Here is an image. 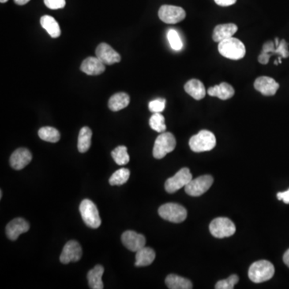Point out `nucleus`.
Here are the masks:
<instances>
[{
  "instance_id": "f257e3e1",
  "label": "nucleus",
  "mask_w": 289,
  "mask_h": 289,
  "mask_svg": "<svg viewBox=\"0 0 289 289\" xmlns=\"http://www.w3.org/2000/svg\"><path fill=\"white\" fill-rule=\"evenodd\" d=\"M275 268L268 260H259L251 265L248 271V276L254 283H260L268 281L273 277Z\"/></svg>"
},
{
  "instance_id": "f03ea898",
  "label": "nucleus",
  "mask_w": 289,
  "mask_h": 289,
  "mask_svg": "<svg viewBox=\"0 0 289 289\" xmlns=\"http://www.w3.org/2000/svg\"><path fill=\"white\" fill-rule=\"evenodd\" d=\"M218 49L223 57L234 61L240 60L246 55V47L245 44L236 38H229L221 41L219 43Z\"/></svg>"
},
{
  "instance_id": "7ed1b4c3",
  "label": "nucleus",
  "mask_w": 289,
  "mask_h": 289,
  "mask_svg": "<svg viewBox=\"0 0 289 289\" xmlns=\"http://www.w3.org/2000/svg\"><path fill=\"white\" fill-rule=\"evenodd\" d=\"M189 147L196 153L205 152L213 150L216 146L215 134L211 131L201 130L189 139Z\"/></svg>"
},
{
  "instance_id": "20e7f679",
  "label": "nucleus",
  "mask_w": 289,
  "mask_h": 289,
  "mask_svg": "<svg viewBox=\"0 0 289 289\" xmlns=\"http://www.w3.org/2000/svg\"><path fill=\"white\" fill-rule=\"evenodd\" d=\"M176 147V139L169 132H163L155 140L153 155L156 159H162L169 153L172 152Z\"/></svg>"
},
{
  "instance_id": "39448f33",
  "label": "nucleus",
  "mask_w": 289,
  "mask_h": 289,
  "mask_svg": "<svg viewBox=\"0 0 289 289\" xmlns=\"http://www.w3.org/2000/svg\"><path fill=\"white\" fill-rule=\"evenodd\" d=\"M159 214L162 219L174 223H182L187 217L186 208L178 203H166L160 207Z\"/></svg>"
},
{
  "instance_id": "423d86ee",
  "label": "nucleus",
  "mask_w": 289,
  "mask_h": 289,
  "mask_svg": "<svg viewBox=\"0 0 289 289\" xmlns=\"http://www.w3.org/2000/svg\"><path fill=\"white\" fill-rule=\"evenodd\" d=\"M80 212L84 223L91 227L97 229L102 224V219L98 212V207L93 202L89 200H83L80 203Z\"/></svg>"
},
{
  "instance_id": "0eeeda50",
  "label": "nucleus",
  "mask_w": 289,
  "mask_h": 289,
  "mask_svg": "<svg viewBox=\"0 0 289 289\" xmlns=\"http://www.w3.org/2000/svg\"><path fill=\"white\" fill-rule=\"evenodd\" d=\"M210 231L215 238L230 237L235 233L236 228L231 219L224 217L216 218L210 224Z\"/></svg>"
},
{
  "instance_id": "6e6552de",
  "label": "nucleus",
  "mask_w": 289,
  "mask_h": 289,
  "mask_svg": "<svg viewBox=\"0 0 289 289\" xmlns=\"http://www.w3.org/2000/svg\"><path fill=\"white\" fill-rule=\"evenodd\" d=\"M192 179V174L189 169H181L173 177L166 180L165 189L168 193H175L181 188L185 187Z\"/></svg>"
},
{
  "instance_id": "1a4fd4ad",
  "label": "nucleus",
  "mask_w": 289,
  "mask_h": 289,
  "mask_svg": "<svg viewBox=\"0 0 289 289\" xmlns=\"http://www.w3.org/2000/svg\"><path fill=\"white\" fill-rule=\"evenodd\" d=\"M214 179L211 175L200 176L192 179L185 186L186 193L193 197H199L208 190L213 184Z\"/></svg>"
},
{
  "instance_id": "9d476101",
  "label": "nucleus",
  "mask_w": 289,
  "mask_h": 289,
  "mask_svg": "<svg viewBox=\"0 0 289 289\" xmlns=\"http://www.w3.org/2000/svg\"><path fill=\"white\" fill-rule=\"evenodd\" d=\"M159 16L166 24H175L186 18V12L180 7L163 5L159 9Z\"/></svg>"
},
{
  "instance_id": "9b49d317",
  "label": "nucleus",
  "mask_w": 289,
  "mask_h": 289,
  "mask_svg": "<svg viewBox=\"0 0 289 289\" xmlns=\"http://www.w3.org/2000/svg\"><path fill=\"white\" fill-rule=\"evenodd\" d=\"M82 256V248L77 241L70 240L63 248L60 260L64 264L77 262Z\"/></svg>"
},
{
  "instance_id": "f8f14e48",
  "label": "nucleus",
  "mask_w": 289,
  "mask_h": 289,
  "mask_svg": "<svg viewBox=\"0 0 289 289\" xmlns=\"http://www.w3.org/2000/svg\"><path fill=\"white\" fill-rule=\"evenodd\" d=\"M121 241L125 248L131 252H137L146 245L144 235L133 231H126L121 235Z\"/></svg>"
},
{
  "instance_id": "ddd939ff",
  "label": "nucleus",
  "mask_w": 289,
  "mask_h": 289,
  "mask_svg": "<svg viewBox=\"0 0 289 289\" xmlns=\"http://www.w3.org/2000/svg\"><path fill=\"white\" fill-rule=\"evenodd\" d=\"M96 56L106 65H112L121 61V56L111 46L106 43L98 45Z\"/></svg>"
},
{
  "instance_id": "4468645a",
  "label": "nucleus",
  "mask_w": 289,
  "mask_h": 289,
  "mask_svg": "<svg viewBox=\"0 0 289 289\" xmlns=\"http://www.w3.org/2000/svg\"><path fill=\"white\" fill-rule=\"evenodd\" d=\"M254 87L264 96H274L279 89V84L273 78L268 76H260L256 79Z\"/></svg>"
},
{
  "instance_id": "2eb2a0df",
  "label": "nucleus",
  "mask_w": 289,
  "mask_h": 289,
  "mask_svg": "<svg viewBox=\"0 0 289 289\" xmlns=\"http://www.w3.org/2000/svg\"><path fill=\"white\" fill-rule=\"evenodd\" d=\"M29 223L25 219L16 218L7 225V236L11 240H16L20 234L29 231Z\"/></svg>"
},
{
  "instance_id": "dca6fc26",
  "label": "nucleus",
  "mask_w": 289,
  "mask_h": 289,
  "mask_svg": "<svg viewBox=\"0 0 289 289\" xmlns=\"http://www.w3.org/2000/svg\"><path fill=\"white\" fill-rule=\"evenodd\" d=\"M31 159H32V155L28 149H18L11 156V166L16 170H22L29 164Z\"/></svg>"
},
{
  "instance_id": "f3484780",
  "label": "nucleus",
  "mask_w": 289,
  "mask_h": 289,
  "mask_svg": "<svg viewBox=\"0 0 289 289\" xmlns=\"http://www.w3.org/2000/svg\"><path fill=\"white\" fill-rule=\"evenodd\" d=\"M80 70L89 76H98L105 72L106 65L98 57H88L80 65Z\"/></svg>"
},
{
  "instance_id": "a211bd4d",
  "label": "nucleus",
  "mask_w": 289,
  "mask_h": 289,
  "mask_svg": "<svg viewBox=\"0 0 289 289\" xmlns=\"http://www.w3.org/2000/svg\"><path fill=\"white\" fill-rule=\"evenodd\" d=\"M238 31V27L234 24H220L215 27L213 31V40L217 43L229 38L233 37V35Z\"/></svg>"
},
{
  "instance_id": "6ab92c4d",
  "label": "nucleus",
  "mask_w": 289,
  "mask_h": 289,
  "mask_svg": "<svg viewBox=\"0 0 289 289\" xmlns=\"http://www.w3.org/2000/svg\"><path fill=\"white\" fill-rule=\"evenodd\" d=\"M184 89L186 93L197 101L202 100L203 98H205L207 93L204 84L197 79H192L187 81L184 86Z\"/></svg>"
},
{
  "instance_id": "aec40b11",
  "label": "nucleus",
  "mask_w": 289,
  "mask_h": 289,
  "mask_svg": "<svg viewBox=\"0 0 289 289\" xmlns=\"http://www.w3.org/2000/svg\"><path fill=\"white\" fill-rule=\"evenodd\" d=\"M207 93L209 94L210 96L216 97L220 100H228L234 96V89L231 84L223 82L209 88V89L207 90Z\"/></svg>"
},
{
  "instance_id": "412c9836",
  "label": "nucleus",
  "mask_w": 289,
  "mask_h": 289,
  "mask_svg": "<svg viewBox=\"0 0 289 289\" xmlns=\"http://www.w3.org/2000/svg\"><path fill=\"white\" fill-rule=\"evenodd\" d=\"M262 53H268L270 56L278 54L283 58H287L289 57L288 43L285 39L280 40L278 46H275L272 41L266 42L263 46Z\"/></svg>"
},
{
  "instance_id": "4be33fe9",
  "label": "nucleus",
  "mask_w": 289,
  "mask_h": 289,
  "mask_svg": "<svg viewBox=\"0 0 289 289\" xmlns=\"http://www.w3.org/2000/svg\"><path fill=\"white\" fill-rule=\"evenodd\" d=\"M104 271L105 269H104L103 266L96 265L88 272L87 278H88V285L90 288H104L103 281H102Z\"/></svg>"
},
{
  "instance_id": "5701e85b",
  "label": "nucleus",
  "mask_w": 289,
  "mask_h": 289,
  "mask_svg": "<svg viewBox=\"0 0 289 289\" xmlns=\"http://www.w3.org/2000/svg\"><path fill=\"white\" fill-rule=\"evenodd\" d=\"M155 252L151 248H141L136 252V267H147L151 265L155 259Z\"/></svg>"
},
{
  "instance_id": "b1692460",
  "label": "nucleus",
  "mask_w": 289,
  "mask_h": 289,
  "mask_svg": "<svg viewBox=\"0 0 289 289\" xmlns=\"http://www.w3.org/2000/svg\"><path fill=\"white\" fill-rule=\"evenodd\" d=\"M130 98L125 92H117L110 98L109 108L112 111L117 112L123 110L129 106Z\"/></svg>"
},
{
  "instance_id": "393cba45",
  "label": "nucleus",
  "mask_w": 289,
  "mask_h": 289,
  "mask_svg": "<svg viewBox=\"0 0 289 289\" xmlns=\"http://www.w3.org/2000/svg\"><path fill=\"white\" fill-rule=\"evenodd\" d=\"M42 28L47 31L52 38H58L61 34V28L57 20L50 16H43L40 19Z\"/></svg>"
},
{
  "instance_id": "a878e982",
  "label": "nucleus",
  "mask_w": 289,
  "mask_h": 289,
  "mask_svg": "<svg viewBox=\"0 0 289 289\" xmlns=\"http://www.w3.org/2000/svg\"><path fill=\"white\" fill-rule=\"evenodd\" d=\"M166 283L170 289H191L193 287L190 280L174 274L169 275L166 277Z\"/></svg>"
},
{
  "instance_id": "bb28decb",
  "label": "nucleus",
  "mask_w": 289,
  "mask_h": 289,
  "mask_svg": "<svg viewBox=\"0 0 289 289\" xmlns=\"http://www.w3.org/2000/svg\"><path fill=\"white\" fill-rule=\"evenodd\" d=\"M92 133L90 128L84 126L80 129L78 137V151L80 153H85L89 150L92 141Z\"/></svg>"
},
{
  "instance_id": "cd10ccee",
  "label": "nucleus",
  "mask_w": 289,
  "mask_h": 289,
  "mask_svg": "<svg viewBox=\"0 0 289 289\" xmlns=\"http://www.w3.org/2000/svg\"><path fill=\"white\" fill-rule=\"evenodd\" d=\"M39 138L43 141H49V142L56 143L60 141L61 139V133L57 129L50 126H45L39 129L38 132Z\"/></svg>"
},
{
  "instance_id": "c85d7f7f",
  "label": "nucleus",
  "mask_w": 289,
  "mask_h": 289,
  "mask_svg": "<svg viewBox=\"0 0 289 289\" xmlns=\"http://www.w3.org/2000/svg\"><path fill=\"white\" fill-rule=\"evenodd\" d=\"M129 176H130V171L128 169H119L110 177L109 182L111 186H121L127 182Z\"/></svg>"
},
{
  "instance_id": "c756f323",
  "label": "nucleus",
  "mask_w": 289,
  "mask_h": 289,
  "mask_svg": "<svg viewBox=\"0 0 289 289\" xmlns=\"http://www.w3.org/2000/svg\"><path fill=\"white\" fill-rule=\"evenodd\" d=\"M112 157L116 163L120 166L127 164L129 162V155H128L127 148L125 146H120L112 151Z\"/></svg>"
},
{
  "instance_id": "7c9ffc66",
  "label": "nucleus",
  "mask_w": 289,
  "mask_h": 289,
  "mask_svg": "<svg viewBox=\"0 0 289 289\" xmlns=\"http://www.w3.org/2000/svg\"><path fill=\"white\" fill-rule=\"evenodd\" d=\"M150 126L158 133H163L166 129L165 117L161 113H155L150 119Z\"/></svg>"
},
{
  "instance_id": "2f4dec72",
  "label": "nucleus",
  "mask_w": 289,
  "mask_h": 289,
  "mask_svg": "<svg viewBox=\"0 0 289 289\" xmlns=\"http://www.w3.org/2000/svg\"><path fill=\"white\" fill-rule=\"evenodd\" d=\"M167 39L170 43V47L175 51H180L183 47L182 39L178 35V31L174 29L169 30L167 32Z\"/></svg>"
},
{
  "instance_id": "473e14b6",
  "label": "nucleus",
  "mask_w": 289,
  "mask_h": 289,
  "mask_svg": "<svg viewBox=\"0 0 289 289\" xmlns=\"http://www.w3.org/2000/svg\"><path fill=\"white\" fill-rule=\"evenodd\" d=\"M238 282V276L237 275H231L230 277L223 279L215 284L216 289H233Z\"/></svg>"
},
{
  "instance_id": "72a5a7b5",
  "label": "nucleus",
  "mask_w": 289,
  "mask_h": 289,
  "mask_svg": "<svg viewBox=\"0 0 289 289\" xmlns=\"http://www.w3.org/2000/svg\"><path fill=\"white\" fill-rule=\"evenodd\" d=\"M166 108V100L162 98H159L156 100L152 101L149 104V110L152 113H162Z\"/></svg>"
},
{
  "instance_id": "f704fd0d",
  "label": "nucleus",
  "mask_w": 289,
  "mask_h": 289,
  "mask_svg": "<svg viewBox=\"0 0 289 289\" xmlns=\"http://www.w3.org/2000/svg\"><path fill=\"white\" fill-rule=\"evenodd\" d=\"M44 4L52 10H57L65 7V0H44Z\"/></svg>"
},
{
  "instance_id": "c9c22d12",
  "label": "nucleus",
  "mask_w": 289,
  "mask_h": 289,
  "mask_svg": "<svg viewBox=\"0 0 289 289\" xmlns=\"http://www.w3.org/2000/svg\"><path fill=\"white\" fill-rule=\"evenodd\" d=\"M277 199L282 200L286 204H289V189L284 192H279L277 194Z\"/></svg>"
},
{
  "instance_id": "e433bc0d",
  "label": "nucleus",
  "mask_w": 289,
  "mask_h": 289,
  "mask_svg": "<svg viewBox=\"0 0 289 289\" xmlns=\"http://www.w3.org/2000/svg\"><path fill=\"white\" fill-rule=\"evenodd\" d=\"M237 0H215V4L221 7L231 6L236 3Z\"/></svg>"
},
{
  "instance_id": "4c0bfd02",
  "label": "nucleus",
  "mask_w": 289,
  "mask_h": 289,
  "mask_svg": "<svg viewBox=\"0 0 289 289\" xmlns=\"http://www.w3.org/2000/svg\"><path fill=\"white\" fill-rule=\"evenodd\" d=\"M283 260L284 264L289 268V249L283 255Z\"/></svg>"
},
{
  "instance_id": "58836bf2",
  "label": "nucleus",
  "mask_w": 289,
  "mask_h": 289,
  "mask_svg": "<svg viewBox=\"0 0 289 289\" xmlns=\"http://www.w3.org/2000/svg\"><path fill=\"white\" fill-rule=\"evenodd\" d=\"M14 1L17 5L22 6V5H25V4H28L30 0H14Z\"/></svg>"
},
{
  "instance_id": "ea45409f",
  "label": "nucleus",
  "mask_w": 289,
  "mask_h": 289,
  "mask_svg": "<svg viewBox=\"0 0 289 289\" xmlns=\"http://www.w3.org/2000/svg\"><path fill=\"white\" fill-rule=\"evenodd\" d=\"M8 0H0V3H2V4H4V3L8 2Z\"/></svg>"
},
{
  "instance_id": "a19ab883",
  "label": "nucleus",
  "mask_w": 289,
  "mask_h": 289,
  "mask_svg": "<svg viewBox=\"0 0 289 289\" xmlns=\"http://www.w3.org/2000/svg\"><path fill=\"white\" fill-rule=\"evenodd\" d=\"M2 196H3V191L2 190H1V191H0V199H2Z\"/></svg>"
}]
</instances>
